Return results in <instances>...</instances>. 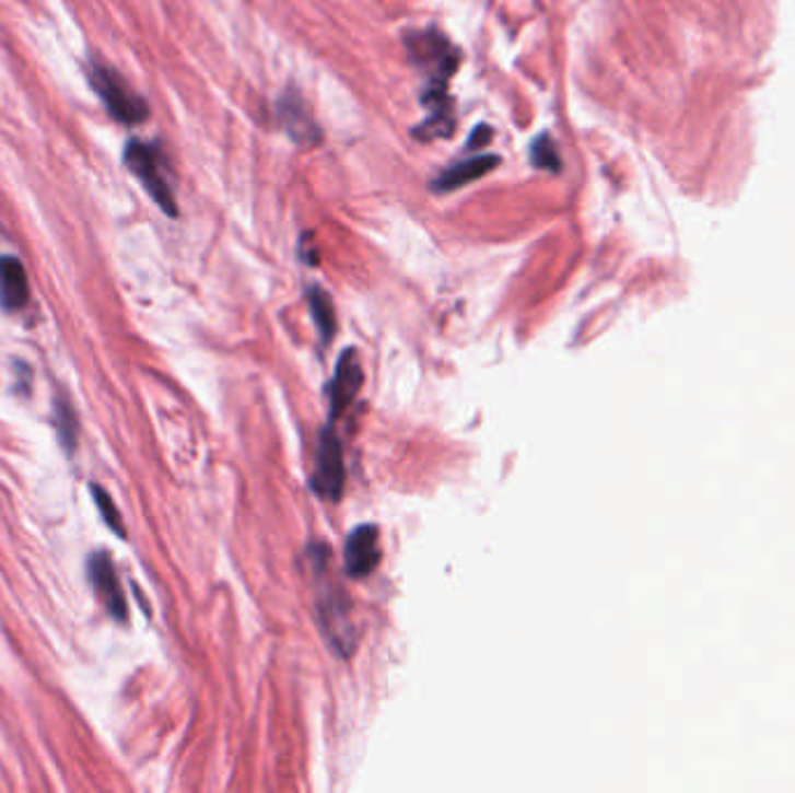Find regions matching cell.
Returning <instances> with one entry per match:
<instances>
[{
  "instance_id": "obj_12",
  "label": "cell",
  "mask_w": 795,
  "mask_h": 793,
  "mask_svg": "<svg viewBox=\"0 0 795 793\" xmlns=\"http://www.w3.org/2000/svg\"><path fill=\"white\" fill-rule=\"evenodd\" d=\"M307 305L314 322H317L324 340H330L336 336V310H332V301L328 293L319 287H312L307 291Z\"/></svg>"
},
{
  "instance_id": "obj_2",
  "label": "cell",
  "mask_w": 795,
  "mask_h": 793,
  "mask_svg": "<svg viewBox=\"0 0 795 793\" xmlns=\"http://www.w3.org/2000/svg\"><path fill=\"white\" fill-rule=\"evenodd\" d=\"M124 163L142 182V187L154 198L156 206L168 217H177V200L171 187L168 159L161 152V147L142 140H128L124 150Z\"/></svg>"
},
{
  "instance_id": "obj_9",
  "label": "cell",
  "mask_w": 795,
  "mask_h": 793,
  "mask_svg": "<svg viewBox=\"0 0 795 793\" xmlns=\"http://www.w3.org/2000/svg\"><path fill=\"white\" fill-rule=\"evenodd\" d=\"M498 163H501V159H498L495 154H477L466 161H458V163L449 165L447 171H442L431 182V189L437 194L456 191L460 187H466V184L489 175L493 168H498Z\"/></svg>"
},
{
  "instance_id": "obj_11",
  "label": "cell",
  "mask_w": 795,
  "mask_h": 793,
  "mask_svg": "<svg viewBox=\"0 0 795 793\" xmlns=\"http://www.w3.org/2000/svg\"><path fill=\"white\" fill-rule=\"evenodd\" d=\"M54 427H57V433L61 438V445L68 454L75 452L78 447V415L75 408H72L70 400L66 398V394L57 396V410H54Z\"/></svg>"
},
{
  "instance_id": "obj_5",
  "label": "cell",
  "mask_w": 795,
  "mask_h": 793,
  "mask_svg": "<svg viewBox=\"0 0 795 793\" xmlns=\"http://www.w3.org/2000/svg\"><path fill=\"white\" fill-rule=\"evenodd\" d=\"M277 119H280L287 136L301 147H314L321 140V131L317 121L307 113L303 98L295 91H284V96L277 103Z\"/></svg>"
},
{
  "instance_id": "obj_7",
  "label": "cell",
  "mask_w": 795,
  "mask_h": 793,
  "mask_svg": "<svg viewBox=\"0 0 795 793\" xmlns=\"http://www.w3.org/2000/svg\"><path fill=\"white\" fill-rule=\"evenodd\" d=\"M89 580L94 582V586L98 588V594L103 596L109 615H113L117 621H126L128 617V605L121 592L119 578L115 573L113 559H109L105 551H96L89 559Z\"/></svg>"
},
{
  "instance_id": "obj_8",
  "label": "cell",
  "mask_w": 795,
  "mask_h": 793,
  "mask_svg": "<svg viewBox=\"0 0 795 793\" xmlns=\"http://www.w3.org/2000/svg\"><path fill=\"white\" fill-rule=\"evenodd\" d=\"M363 384V371L361 363L354 349H347V352L340 357L338 361V371L336 377H332L330 386H328V398H330V415L336 417L340 412H344L354 398L361 392Z\"/></svg>"
},
{
  "instance_id": "obj_4",
  "label": "cell",
  "mask_w": 795,
  "mask_h": 793,
  "mask_svg": "<svg viewBox=\"0 0 795 793\" xmlns=\"http://www.w3.org/2000/svg\"><path fill=\"white\" fill-rule=\"evenodd\" d=\"M312 487L317 489L321 498L338 501L344 489V460H342V445L340 438L330 427L321 431L317 460H314V477Z\"/></svg>"
},
{
  "instance_id": "obj_6",
  "label": "cell",
  "mask_w": 795,
  "mask_h": 793,
  "mask_svg": "<svg viewBox=\"0 0 795 793\" xmlns=\"http://www.w3.org/2000/svg\"><path fill=\"white\" fill-rule=\"evenodd\" d=\"M379 563V530L359 526L351 530L344 545V570L349 578H367Z\"/></svg>"
},
{
  "instance_id": "obj_14",
  "label": "cell",
  "mask_w": 795,
  "mask_h": 793,
  "mask_svg": "<svg viewBox=\"0 0 795 793\" xmlns=\"http://www.w3.org/2000/svg\"><path fill=\"white\" fill-rule=\"evenodd\" d=\"M91 493H94V501H96V505H98V510H101V514H103L105 524H107L109 528H113L119 538H124V536H126V528H124L121 514H119V510H117V505H115L113 498H109V493H107L105 489H101L98 485H91Z\"/></svg>"
},
{
  "instance_id": "obj_1",
  "label": "cell",
  "mask_w": 795,
  "mask_h": 793,
  "mask_svg": "<svg viewBox=\"0 0 795 793\" xmlns=\"http://www.w3.org/2000/svg\"><path fill=\"white\" fill-rule=\"evenodd\" d=\"M408 51L410 59L429 75V86L421 91V103L429 107L431 115L419 128H414V136L421 140L447 138L456 126L452 117V101L447 96V84L456 72L458 51L445 35L435 28L417 31L408 35Z\"/></svg>"
},
{
  "instance_id": "obj_10",
  "label": "cell",
  "mask_w": 795,
  "mask_h": 793,
  "mask_svg": "<svg viewBox=\"0 0 795 793\" xmlns=\"http://www.w3.org/2000/svg\"><path fill=\"white\" fill-rule=\"evenodd\" d=\"M28 278L16 256H0V307L14 312L28 303Z\"/></svg>"
},
{
  "instance_id": "obj_3",
  "label": "cell",
  "mask_w": 795,
  "mask_h": 793,
  "mask_svg": "<svg viewBox=\"0 0 795 793\" xmlns=\"http://www.w3.org/2000/svg\"><path fill=\"white\" fill-rule=\"evenodd\" d=\"M89 82L115 121L124 126H138L150 119V105L128 86L115 68L96 63L89 70Z\"/></svg>"
},
{
  "instance_id": "obj_13",
  "label": "cell",
  "mask_w": 795,
  "mask_h": 793,
  "mask_svg": "<svg viewBox=\"0 0 795 793\" xmlns=\"http://www.w3.org/2000/svg\"><path fill=\"white\" fill-rule=\"evenodd\" d=\"M530 163L540 171H549V173H559L561 171V159H559L557 142L551 140L549 133H540L538 138L530 142Z\"/></svg>"
},
{
  "instance_id": "obj_15",
  "label": "cell",
  "mask_w": 795,
  "mask_h": 793,
  "mask_svg": "<svg viewBox=\"0 0 795 793\" xmlns=\"http://www.w3.org/2000/svg\"><path fill=\"white\" fill-rule=\"evenodd\" d=\"M491 138H493V131H491V128L489 126H484V124H479L477 128H475V133L470 136V140H468V150H482V147H487L489 142H491Z\"/></svg>"
}]
</instances>
